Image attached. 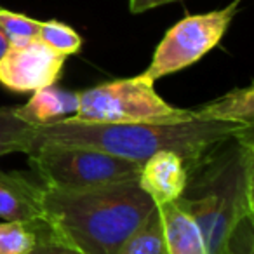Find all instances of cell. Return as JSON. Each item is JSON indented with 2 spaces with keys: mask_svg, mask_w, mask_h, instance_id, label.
<instances>
[{
  "mask_svg": "<svg viewBox=\"0 0 254 254\" xmlns=\"http://www.w3.org/2000/svg\"><path fill=\"white\" fill-rule=\"evenodd\" d=\"M30 164L47 188L82 190L138 180L141 164L80 146L39 143Z\"/></svg>",
  "mask_w": 254,
  "mask_h": 254,
  "instance_id": "cell-5",
  "label": "cell"
},
{
  "mask_svg": "<svg viewBox=\"0 0 254 254\" xmlns=\"http://www.w3.org/2000/svg\"><path fill=\"white\" fill-rule=\"evenodd\" d=\"M253 132L226 139L188 169L181 202L207 254H254Z\"/></svg>",
  "mask_w": 254,
  "mask_h": 254,
  "instance_id": "cell-1",
  "label": "cell"
},
{
  "mask_svg": "<svg viewBox=\"0 0 254 254\" xmlns=\"http://www.w3.org/2000/svg\"><path fill=\"white\" fill-rule=\"evenodd\" d=\"M9 46H11V44H9L7 37H5V35H4V32L0 30V60H2V56L5 54V51L9 49Z\"/></svg>",
  "mask_w": 254,
  "mask_h": 254,
  "instance_id": "cell-20",
  "label": "cell"
},
{
  "mask_svg": "<svg viewBox=\"0 0 254 254\" xmlns=\"http://www.w3.org/2000/svg\"><path fill=\"white\" fill-rule=\"evenodd\" d=\"M64 60L39 39L9 46L0 60V84L14 92L49 87L60 80Z\"/></svg>",
  "mask_w": 254,
  "mask_h": 254,
  "instance_id": "cell-7",
  "label": "cell"
},
{
  "mask_svg": "<svg viewBox=\"0 0 254 254\" xmlns=\"http://www.w3.org/2000/svg\"><path fill=\"white\" fill-rule=\"evenodd\" d=\"M39 240L37 223H0V254H30Z\"/></svg>",
  "mask_w": 254,
  "mask_h": 254,
  "instance_id": "cell-15",
  "label": "cell"
},
{
  "mask_svg": "<svg viewBox=\"0 0 254 254\" xmlns=\"http://www.w3.org/2000/svg\"><path fill=\"white\" fill-rule=\"evenodd\" d=\"M35 126L16 115L14 108L0 106V157L7 153H30Z\"/></svg>",
  "mask_w": 254,
  "mask_h": 254,
  "instance_id": "cell-13",
  "label": "cell"
},
{
  "mask_svg": "<svg viewBox=\"0 0 254 254\" xmlns=\"http://www.w3.org/2000/svg\"><path fill=\"white\" fill-rule=\"evenodd\" d=\"M40 23L42 21L0 7V30L7 37L11 46L39 39Z\"/></svg>",
  "mask_w": 254,
  "mask_h": 254,
  "instance_id": "cell-17",
  "label": "cell"
},
{
  "mask_svg": "<svg viewBox=\"0 0 254 254\" xmlns=\"http://www.w3.org/2000/svg\"><path fill=\"white\" fill-rule=\"evenodd\" d=\"M39 40H42L46 46H49L51 49L64 58L77 54L82 47V37L71 26L56 21V19L40 23Z\"/></svg>",
  "mask_w": 254,
  "mask_h": 254,
  "instance_id": "cell-16",
  "label": "cell"
},
{
  "mask_svg": "<svg viewBox=\"0 0 254 254\" xmlns=\"http://www.w3.org/2000/svg\"><path fill=\"white\" fill-rule=\"evenodd\" d=\"M71 119L101 124H173L193 117V110L171 106L145 73L78 91Z\"/></svg>",
  "mask_w": 254,
  "mask_h": 254,
  "instance_id": "cell-4",
  "label": "cell"
},
{
  "mask_svg": "<svg viewBox=\"0 0 254 254\" xmlns=\"http://www.w3.org/2000/svg\"><path fill=\"white\" fill-rule=\"evenodd\" d=\"M117 254H166L162 219L159 209H153L148 218L127 237Z\"/></svg>",
  "mask_w": 254,
  "mask_h": 254,
  "instance_id": "cell-14",
  "label": "cell"
},
{
  "mask_svg": "<svg viewBox=\"0 0 254 254\" xmlns=\"http://www.w3.org/2000/svg\"><path fill=\"white\" fill-rule=\"evenodd\" d=\"M193 112L204 119L225 120L254 127V89L253 85L233 89L214 101L195 108Z\"/></svg>",
  "mask_w": 254,
  "mask_h": 254,
  "instance_id": "cell-12",
  "label": "cell"
},
{
  "mask_svg": "<svg viewBox=\"0 0 254 254\" xmlns=\"http://www.w3.org/2000/svg\"><path fill=\"white\" fill-rule=\"evenodd\" d=\"M155 207L138 180L82 190L44 187V223L82 254H117Z\"/></svg>",
  "mask_w": 254,
  "mask_h": 254,
  "instance_id": "cell-3",
  "label": "cell"
},
{
  "mask_svg": "<svg viewBox=\"0 0 254 254\" xmlns=\"http://www.w3.org/2000/svg\"><path fill=\"white\" fill-rule=\"evenodd\" d=\"M78 105L77 92L63 91L54 85L42 87L33 92L28 103L14 106L16 115L32 126H46L61 119H70L75 115Z\"/></svg>",
  "mask_w": 254,
  "mask_h": 254,
  "instance_id": "cell-11",
  "label": "cell"
},
{
  "mask_svg": "<svg viewBox=\"0 0 254 254\" xmlns=\"http://www.w3.org/2000/svg\"><path fill=\"white\" fill-rule=\"evenodd\" d=\"M37 232H39V240L30 254H82L58 239L44 221L37 223Z\"/></svg>",
  "mask_w": 254,
  "mask_h": 254,
  "instance_id": "cell-18",
  "label": "cell"
},
{
  "mask_svg": "<svg viewBox=\"0 0 254 254\" xmlns=\"http://www.w3.org/2000/svg\"><path fill=\"white\" fill-rule=\"evenodd\" d=\"M0 218L4 221H44V185H35L21 173L0 171Z\"/></svg>",
  "mask_w": 254,
  "mask_h": 254,
  "instance_id": "cell-9",
  "label": "cell"
},
{
  "mask_svg": "<svg viewBox=\"0 0 254 254\" xmlns=\"http://www.w3.org/2000/svg\"><path fill=\"white\" fill-rule=\"evenodd\" d=\"M188 181V169L178 153L162 150L141 164L138 185L155 205L169 204L183 195Z\"/></svg>",
  "mask_w": 254,
  "mask_h": 254,
  "instance_id": "cell-8",
  "label": "cell"
},
{
  "mask_svg": "<svg viewBox=\"0 0 254 254\" xmlns=\"http://www.w3.org/2000/svg\"><path fill=\"white\" fill-rule=\"evenodd\" d=\"M253 129L242 124L204 119L195 112L191 119L173 124H101L70 117L35 126L33 146L39 143L80 146L138 164L153 153L169 150L178 153L190 169L223 141L249 134Z\"/></svg>",
  "mask_w": 254,
  "mask_h": 254,
  "instance_id": "cell-2",
  "label": "cell"
},
{
  "mask_svg": "<svg viewBox=\"0 0 254 254\" xmlns=\"http://www.w3.org/2000/svg\"><path fill=\"white\" fill-rule=\"evenodd\" d=\"M173 2H180V0H129V11L132 14H139V12H146L160 5L173 4Z\"/></svg>",
  "mask_w": 254,
  "mask_h": 254,
  "instance_id": "cell-19",
  "label": "cell"
},
{
  "mask_svg": "<svg viewBox=\"0 0 254 254\" xmlns=\"http://www.w3.org/2000/svg\"><path fill=\"white\" fill-rule=\"evenodd\" d=\"M157 209L162 219L166 254H207L200 228L181 202V197L169 204L157 205Z\"/></svg>",
  "mask_w": 254,
  "mask_h": 254,
  "instance_id": "cell-10",
  "label": "cell"
},
{
  "mask_svg": "<svg viewBox=\"0 0 254 254\" xmlns=\"http://www.w3.org/2000/svg\"><path fill=\"white\" fill-rule=\"evenodd\" d=\"M240 0L225 9L187 16L167 30L153 53L152 63L143 73L153 82L200 61L225 37Z\"/></svg>",
  "mask_w": 254,
  "mask_h": 254,
  "instance_id": "cell-6",
  "label": "cell"
}]
</instances>
